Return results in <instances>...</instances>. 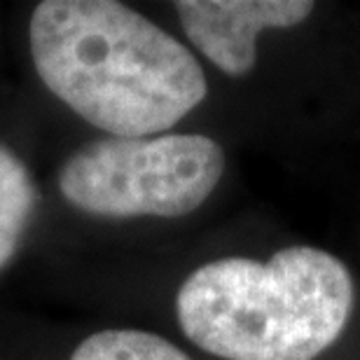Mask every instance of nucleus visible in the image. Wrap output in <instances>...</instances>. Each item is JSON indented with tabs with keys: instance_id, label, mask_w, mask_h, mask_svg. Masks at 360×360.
Masks as SVG:
<instances>
[{
	"instance_id": "f257e3e1",
	"label": "nucleus",
	"mask_w": 360,
	"mask_h": 360,
	"mask_svg": "<svg viewBox=\"0 0 360 360\" xmlns=\"http://www.w3.org/2000/svg\"><path fill=\"white\" fill-rule=\"evenodd\" d=\"M31 54L54 96L117 139L169 131L208 91L190 49L115 0L40 3Z\"/></svg>"
},
{
	"instance_id": "f03ea898",
	"label": "nucleus",
	"mask_w": 360,
	"mask_h": 360,
	"mask_svg": "<svg viewBox=\"0 0 360 360\" xmlns=\"http://www.w3.org/2000/svg\"><path fill=\"white\" fill-rule=\"evenodd\" d=\"M354 278L335 255L292 246L269 262L222 257L178 290L185 337L225 360H314L342 335Z\"/></svg>"
},
{
	"instance_id": "7ed1b4c3",
	"label": "nucleus",
	"mask_w": 360,
	"mask_h": 360,
	"mask_svg": "<svg viewBox=\"0 0 360 360\" xmlns=\"http://www.w3.org/2000/svg\"><path fill=\"white\" fill-rule=\"evenodd\" d=\"M222 171L225 153L208 136H108L70 155L59 187L66 201L94 215L180 218L211 197Z\"/></svg>"
},
{
	"instance_id": "20e7f679",
	"label": "nucleus",
	"mask_w": 360,
	"mask_h": 360,
	"mask_svg": "<svg viewBox=\"0 0 360 360\" xmlns=\"http://www.w3.org/2000/svg\"><path fill=\"white\" fill-rule=\"evenodd\" d=\"M174 7L192 45L234 77L253 70L262 31L297 26L314 12L309 0H178Z\"/></svg>"
},
{
	"instance_id": "39448f33",
	"label": "nucleus",
	"mask_w": 360,
	"mask_h": 360,
	"mask_svg": "<svg viewBox=\"0 0 360 360\" xmlns=\"http://www.w3.org/2000/svg\"><path fill=\"white\" fill-rule=\"evenodd\" d=\"M33 178L12 150L0 146V269L12 260L35 208Z\"/></svg>"
},
{
	"instance_id": "423d86ee",
	"label": "nucleus",
	"mask_w": 360,
	"mask_h": 360,
	"mask_svg": "<svg viewBox=\"0 0 360 360\" xmlns=\"http://www.w3.org/2000/svg\"><path fill=\"white\" fill-rule=\"evenodd\" d=\"M70 360H192L171 342L146 330H101L73 351Z\"/></svg>"
}]
</instances>
